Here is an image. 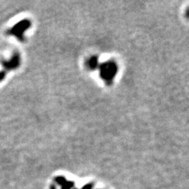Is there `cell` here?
I'll return each mask as SVG.
<instances>
[{
  "label": "cell",
  "mask_w": 189,
  "mask_h": 189,
  "mask_svg": "<svg viewBox=\"0 0 189 189\" xmlns=\"http://www.w3.org/2000/svg\"><path fill=\"white\" fill-rule=\"evenodd\" d=\"M30 25V23L28 20H24L17 23V25L14 26V27L10 29V30L7 32V34L9 35H14L16 37L20 40H23V32L24 31H25L28 28Z\"/></svg>",
  "instance_id": "6da1fadb"
},
{
  "label": "cell",
  "mask_w": 189,
  "mask_h": 189,
  "mask_svg": "<svg viewBox=\"0 0 189 189\" xmlns=\"http://www.w3.org/2000/svg\"><path fill=\"white\" fill-rule=\"evenodd\" d=\"M5 76H6L5 71H1V72H0V82L3 81L4 78H5Z\"/></svg>",
  "instance_id": "3957f363"
},
{
  "label": "cell",
  "mask_w": 189,
  "mask_h": 189,
  "mask_svg": "<svg viewBox=\"0 0 189 189\" xmlns=\"http://www.w3.org/2000/svg\"><path fill=\"white\" fill-rule=\"evenodd\" d=\"M2 67L6 70H11V69H15L20 66V55L18 53L15 52L10 61H6V60H2L1 61Z\"/></svg>",
  "instance_id": "7a4b0ae2"
}]
</instances>
